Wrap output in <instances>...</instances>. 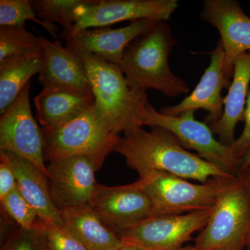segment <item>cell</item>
Listing matches in <instances>:
<instances>
[{
	"label": "cell",
	"mask_w": 250,
	"mask_h": 250,
	"mask_svg": "<svg viewBox=\"0 0 250 250\" xmlns=\"http://www.w3.org/2000/svg\"><path fill=\"white\" fill-rule=\"evenodd\" d=\"M143 127L121 136L113 152L123 156L126 165L142 179L155 172H166L186 179L205 183L213 178H233L182 147L168 130L152 126Z\"/></svg>",
	"instance_id": "1"
},
{
	"label": "cell",
	"mask_w": 250,
	"mask_h": 250,
	"mask_svg": "<svg viewBox=\"0 0 250 250\" xmlns=\"http://www.w3.org/2000/svg\"><path fill=\"white\" fill-rule=\"evenodd\" d=\"M176 44L166 21H156L131 41L118 65L130 88L143 93L155 89L169 98L188 93L187 83L174 75L169 65V54Z\"/></svg>",
	"instance_id": "2"
},
{
	"label": "cell",
	"mask_w": 250,
	"mask_h": 250,
	"mask_svg": "<svg viewBox=\"0 0 250 250\" xmlns=\"http://www.w3.org/2000/svg\"><path fill=\"white\" fill-rule=\"evenodd\" d=\"M73 52L84 62L95 109L112 132L120 136L143 127L147 93L131 89L119 65L88 52Z\"/></svg>",
	"instance_id": "3"
},
{
	"label": "cell",
	"mask_w": 250,
	"mask_h": 250,
	"mask_svg": "<svg viewBox=\"0 0 250 250\" xmlns=\"http://www.w3.org/2000/svg\"><path fill=\"white\" fill-rule=\"evenodd\" d=\"M42 131L45 161L83 155L91 158L99 168L121 137L101 119L95 104L72 121L51 129L42 128Z\"/></svg>",
	"instance_id": "4"
},
{
	"label": "cell",
	"mask_w": 250,
	"mask_h": 250,
	"mask_svg": "<svg viewBox=\"0 0 250 250\" xmlns=\"http://www.w3.org/2000/svg\"><path fill=\"white\" fill-rule=\"evenodd\" d=\"M250 229V199L236 178L219 194L208 223L192 250H244Z\"/></svg>",
	"instance_id": "5"
},
{
	"label": "cell",
	"mask_w": 250,
	"mask_h": 250,
	"mask_svg": "<svg viewBox=\"0 0 250 250\" xmlns=\"http://www.w3.org/2000/svg\"><path fill=\"white\" fill-rule=\"evenodd\" d=\"M234 178L218 177L193 184L173 174L155 172L138 180L152 202V217L211 209L219 194Z\"/></svg>",
	"instance_id": "6"
},
{
	"label": "cell",
	"mask_w": 250,
	"mask_h": 250,
	"mask_svg": "<svg viewBox=\"0 0 250 250\" xmlns=\"http://www.w3.org/2000/svg\"><path fill=\"white\" fill-rule=\"evenodd\" d=\"M143 126H160L168 130L182 147L195 151L202 159L228 173L236 176L239 170L241 160L234 155L231 147L215 139L207 123L195 119L194 111H185L177 116H167L148 102Z\"/></svg>",
	"instance_id": "7"
},
{
	"label": "cell",
	"mask_w": 250,
	"mask_h": 250,
	"mask_svg": "<svg viewBox=\"0 0 250 250\" xmlns=\"http://www.w3.org/2000/svg\"><path fill=\"white\" fill-rule=\"evenodd\" d=\"M31 82L0 118V149L31 161L48 177L44 159V138L30 106Z\"/></svg>",
	"instance_id": "8"
},
{
	"label": "cell",
	"mask_w": 250,
	"mask_h": 250,
	"mask_svg": "<svg viewBox=\"0 0 250 250\" xmlns=\"http://www.w3.org/2000/svg\"><path fill=\"white\" fill-rule=\"evenodd\" d=\"M178 5L177 0H85L75 11L72 36L83 29L110 27L123 21H167Z\"/></svg>",
	"instance_id": "9"
},
{
	"label": "cell",
	"mask_w": 250,
	"mask_h": 250,
	"mask_svg": "<svg viewBox=\"0 0 250 250\" xmlns=\"http://www.w3.org/2000/svg\"><path fill=\"white\" fill-rule=\"evenodd\" d=\"M213 208L183 215H161L146 219L132 228L118 232L125 243L150 250H177L203 229Z\"/></svg>",
	"instance_id": "10"
},
{
	"label": "cell",
	"mask_w": 250,
	"mask_h": 250,
	"mask_svg": "<svg viewBox=\"0 0 250 250\" xmlns=\"http://www.w3.org/2000/svg\"><path fill=\"white\" fill-rule=\"evenodd\" d=\"M88 205L117 233L152 217V202L141 188L139 180L115 187L98 184Z\"/></svg>",
	"instance_id": "11"
},
{
	"label": "cell",
	"mask_w": 250,
	"mask_h": 250,
	"mask_svg": "<svg viewBox=\"0 0 250 250\" xmlns=\"http://www.w3.org/2000/svg\"><path fill=\"white\" fill-rule=\"evenodd\" d=\"M47 169L51 197L59 210L88 204L98 184L95 173L100 169L91 158H60L49 162Z\"/></svg>",
	"instance_id": "12"
},
{
	"label": "cell",
	"mask_w": 250,
	"mask_h": 250,
	"mask_svg": "<svg viewBox=\"0 0 250 250\" xmlns=\"http://www.w3.org/2000/svg\"><path fill=\"white\" fill-rule=\"evenodd\" d=\"M200 17L216 28L225 52L224 74L231 81L234 62L250 52V18L235 0H205Z\"/></svg>",
	"instance_id": "13"
},
{
	"label": "cell",
	"mask_w": 250,
	"mask_h": 250,
	"mask_svg": "<svg viewBox=\"0 0 250 250\" xmlns=\"http://www.w3.org/2000/svg\"><path fill=\"white\" fill-rule=\"evenodd\" d=\"M225 52L221 41L210 52L209 65L206 69L201 80L195 89L178 104L167 106L160 109V113L167 116H177L188 111L205 110L208 112L206 123L208 125L220 120L223 113L224 100L222 90L229 88L231 81L224 74Z\"/></svg>",
	"instance_id": "14"
},
{
	"label": "cell",
	"mask_w": 250,
	"mask_h": 250,
	"mask_svg": "<svg viewBox=\"0 0 250 250\" xmlns=\"http://www.w3.org/2000/svg\"><path fill=\"white\" fill-rule=\"evenodd\" d=\"M42 39V65L38 80L43 88L93 94L86 67L78 54L59 41H50L44 36Z\"/></svg>",
	"instance_id": "15"
},
{
	"label": "cell",
	"mask_w": 250,
	"mask_h": 250,
	"mask_svg": "<svg viewBox=\"0 0 250 250\" xmlns=\"http://www.w3.org/2000/svg\"><path fill=\"white\" fill-rule=\"evenodd\" d=\"M150 19L133 21L121 28L104 27L83 29L66 41L65 47L98 56L111 63L119 65L126 47L155 23Z\"/></svg>",
	"instance_id": "16"
},
{
	"label": "cell",
	"mask_w": 250,
	"mask_h": 250,
	"mask_svg": "<svg viewBox=\"0 0 250 250\" xmlns=\"http://www.w3.org/2000/svg\"><path fill=\"white\" fill-rule=\"evenodd\" d=\"M0 160L7 163L14 170L18 188L35 208L39 220L62 224L61 210L51 197L48 177L31 161L14 152L0 149Z\"/></svg>",
	"instance_id": "17"
},
{
	"label": "cell",
	"mask_w": 250,
	"mask_h": 250,
	"mask_svg": "<svg viewBox=\"0 0 250 250\" xmlns=\"http://www.w3.org/2000/svg\"><path fill=\"white\" fill-rule=\"evenodd\" d=\"M250 87V52L242 54L234 62L233 75L228 95L224 100L223 116L208 125L218 141L231 147L236 141L235 129L239 122L244 121Z\"/></svg>",
	"instance_id": "18"
},
{
	"label": "cell",
	"mask_w": 250,
	"mask_h": 250,
	"mask_svg": "<svg viewBox=\"0 0 250 250\" xmlns=\"http://www.w3.org/2000/svg\"><path fill=\"white\" fill-rule=\"evenodd\" d=\"M36 118L42 129L65 124L95 104L93 94L57 88H42L34 98Z\"/></svg>",
	"instance_id": "19"
},
{
	"label": "cell",
	"mask_w": 250,
	"mask_h": 250,
	"mask_svg": "<svg viewBox=\"0 0 250 250\" xmlns=\"http://www.w3.org/2000/svg\"><path fill=\"white\" fill-rule=\"evenodd\" d=\"M61 215L64 226L87 250H118L125 244L88 204L63 208Z\"/></svg>",
	"instance_id": "20"
},
{
	"label": "cell",
	"mask_w": 250,
	"mask_h": 250,
	"mask_svg": "<svg viewBox=\"0 0 250 250\" xmlns=\"http://www.w3.org/2000/svg\"><path fill=\"white\" fill-rule=\"evenodd\" d=\"M42 65L41 50L0 62V114L2 115L20 93L39 74Z\"/></svg>",
	"instance_id": "21"
},
{
	"label": "cell",
	"mask_w": 250,
	"mask_h": 250,
	"mask_svg": "<svg viewBox=\"0 0 250 250\" xmlns=\"http://www.w3.org/2000/svg\"><path fill=\"white\" fill-rule=\"evenodd\" d=\"M85 0H32L31 4L38 18L51 27L58 23L62 27L61 37L68 40L74 32L75 11Z\"/></svg>",
	"instance_id": "22"
},
{
	"label": "cell",
	"mask_w": 250,
	"mask_h": 250,
	"mask_svg": "<svg viewBox=\"0 0 250 250\" xmlns=\"http://www.w3.org/2000/svg\"><path fill=\"white\" fill-rule=\"evenodd\" d=\"M42 36L37 37L26 27H0V62L41 50Z\"/></svg>",
	"instance_id": "23"
},
{
	"label": "cell",
	"mask_w": 250,
	"mask_h": 250,
	"mask_svg": "<svg viewBox=\"0 0 250 250\" xmlns=\"http://www.w3.org/2000/svg\"><path fill=\"white\" fill-rule=\"evenodd\" d=\"M28 21H34L57 38L58 27H51L38 18L30 0H1L0 1V27H25Z\"/></svg>",
	"instance_id": "24"
},
{
	"label": "cell",
	"mask_w": 250,
	"mask_h": 250,
	"mask_svg": "<svg viewBox=\"0 0 250 250\" xmlns=\"http://www.w3.org/2000/svg\"><path fill=\"white\" fill-rule=\"evenodd\" d=\"M1 209L18 224L20 228L30 230L39 220L35 208L24 197L18 186L7 196L0 200Z\"/></svg>",
	"instance_id": "25"
},
{
	"label": "cell",
	"mask_w": 250,
	"mask_h": 250,
	"mask_svg": "<svg viewBox=\"0 0 250 250\" xmlns=\"http://www.w3.org/2000/svg\"><path fill=\"white\" fill-rule=\"evenodd\" d=\"M35 226L43 234L48 250H87L63 224L38 220Z\"/></svg>",
	"instance_id": "26"
},
{
	"label": "cell",
	"mask_w": 250,
	"mask_h": 250,
	"mask_svg": "<svg viewBox=\"0 0 250 250\" xmlns=\"http://www.w3.org/2000/svg\"><path fill=\"white\" fill-rule=\"evenodd\" d=\"M1 250H48L43 234L36 226L32 229L20 228L1 246Z\"/></svg>",
	"instance_id": "27"
},
{
	"label": "cell",
	"mask_w": 250,
	"mask_h": 250,
	"mask_svg": "<svg viewBox=\"0 0 250 250\" xmlns=\"http://www.w3.org/2000/svg\"><path fill=\"white\" fill-rule=\"evenodd\" d=\"M245 126L241 136L236 140L231 149L238 159H241L250 146V87L248 100H247L246 113H245Z\"/></svg>",
	"instance_id": "28"
},
{
	"label": "cell",
	"mask_w": 250,
	"mask_h": 250,
	"mask_svg": "<svg viewBox=\"0 0 250 250\" xmlns=\"http://www.w3.org/2000/svg\"><path fill=\"white\" fill-rule=\"evenodd\" d=\"M17 186V179L11 166L0 160V200L7 196Z\"/></svg>",
	"instance_id": "29"
},
{
	"label": "cell",
	"mask_w": 250,
	"mask_h": 250,
	"mask_svg": "<svg viewBox=\"0 0 250 250\" xmlns=\"http://www.w3.org/2000/svg\"><path fill=\"white\" fill-rule=\"evenodd\" d=\"M236 177L246 189L250 199V166L240 168L236 174Z\"/></svg>",
	"instance_id": "30"
},
{
	"label": "cell",
	"mask_w": 250,
	"mask_h": 250,
	"mask_svg": "<svg viewBox=\"0 0 250 250\" xmlns=\"http://www.w3.org/2000/svg\"><path fill=\"white\" fill-rule=\"evenodd\" d=\"M240 160H241L240 168H243V167L250 166V147L247 149L246 152H245V154H243L241 159H240Z\"/></svg>",
	"instance_id": "31"
},
{
	"label": "cell",
	"mask_w": 250,
	"mask_h": 250,
	"mask_svg": "<svg viewBox=\"0 0 250 250\" xmlns=\"http://www.w3.org/2000/svg\"><path fill=\"white\" fill-rule=\"evenodd\" d=\"M118 250H150L132 243H125V244Z\"/></svg>",
	"instance_id": "32"
},
{
	"label": "cell",
	"mask_w": 250,
	"mask_h": 250,
	"mask_svg": "<svg viewBox=\"0 0 250 250\" xmlns=\"http://www.w3.org/2000/svg\"><path fill=\"white\" fill-rule=\"evenodd\" d=\"M246 247H248V249L250 250V229L249 231H248V236H247Z\"/></svg>",
	"instance_id": "33"
},
{
	"label": "cell",
	"mask_w": 250,
	"mask_h": 250,
	"mask_svg": "<svg viewBox=\"0 0 250 250\" xmlns=\"http://www.w3.org/2000/svg\"><path fill=\"white\" fill-rule=\"evenodd\" d=\"M177 250H192L191 247H185V248H182Z\"/></svg>",
	"instance_id": "34"
}]
</instances>
